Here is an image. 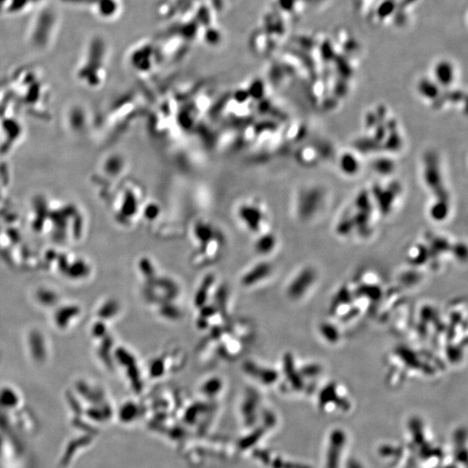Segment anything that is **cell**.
Returning <instances> with one entry per match:
<instances>
[{"label": "cell", "instance_id": "obj_1", "mask_svg": "<svg viewBox=\"0 0 468 468\" xmlns=\"http://www.w3.org/2000/svg\"><path fill=\"white\" fill-rule=\"evenodd\" d=\"M440 157L435 151L425 153L422 162V177L426 187L432 194L434 200L450 201V194L445 182Z\"/></svg>", "mask_w": 468, "mask_h": 468}, {"label": "cell", "instance_id": "obj_2", "mask_svg": "<svg viewBox=\"0 0 468 468\" xmlns=\"http://www.w3.org/2000/svg\"><path fill=\"white\" fill-rule=\"evenodd\" d=\"M455 77L456 70L452 62L440 60L435 65L433 70V79L441 88L451 87L455 82Z\"/></svg>", "mask_w": 468, "mask_h": 468}, {"label": "cell", "instance_id": "obj_3", "mask_svg": "<svg viewBox=\"0 0 468 468\" xmlns=\"http://www.w3.org/2000/svg\"><path fill=\"white\" fill-rule=\"evenodd\" d=\"M440 85L432 78H422L417 84V92L421 98L428 101H435L440 97Z\"/></svg>", "mask_w": 468, "mask_h": 468}, {"label": "cell", "instance_id": "obj_4", "mask_svg": "<svg viewBox=\"0 0 468 468\" xmlns=\"http://www.w3.org/2000/svg\"><path fill=\"white\" fill-rule=\"evenodd\" d=\"M451 212V201L433 200L428 208L429 217L435 222H442L448 218Z\"/></svg>", "mask_w": 468, "mask_h": 468}, {"label": "cell", "instance_id": "obj_5", "mask_svg": "<svg viewBox=\"0 0 468 468\" xmlns=\"http://www.w3.org/2000/svg\"><path fill=\"white\" fill-rule=\"evenodd\" d=\"M339 167L343 174L351 176L359 172L361 164L356 155L351 152H346L341 155Z\"/></svg>", "mask_w": 468, "mask_h": 468}]
</instances>
